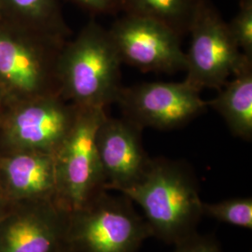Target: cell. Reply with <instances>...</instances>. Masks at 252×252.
<instances>
[{"label": "cell", "instance_id": "ffe728a7", "mask_svg": "<svg viewBox=\"0 0 252 252\" xmlns=\"http://www.w3.org/2000/svg\"><path fill=\"white\" fill-rule=\"evenodd\" d=\"M9 204L6 201V199L4 197L1 189H0V218L4 214V212L6 211V209L9 207Z\"/></svg>", "mask_w": 252, "mask_h": 252}, {"label": "cell", "instance_id": "9c48e42d", "mask_svg": "<svg viewBox=\"0 0 252 252\" xmlns=\"http://www.w3.org/2000/svg\"><path fill=\"white\" fill-rule=\"evenodd\" d=\"M54 94L38 96L18 109L6 123L2 152L31 151L54 154L68 134L78 113Z\"/></svg>", "mask_w": 252, "mask_h": 252}, {"label": "cell", "instance_id": "8992f818", "mask_svg": "<svg viewBox=\"0 0 252 252\" xmlns=\"http://www.w3.org/2000/svg\"><path fill=\"white\" fill-rule=\"evenodd\" d=\"M124 118L144 129L170 130L188 124L208 108L200 91L185 81L143 82L123 87L118 95Z\"/></svg>", "mask_w": 252, "mask_h": 252}, {"label": "cell", "instance_id": "52a82bcc", "mask_svg": "<svg viewBox=\"0 0 252 252\" xmlns=\"http://www.w3.org/2000/svg\"><path fill=\"white\" fill-rule=\"evenodd\" d=\"M122 63L143 72L185 71L180 36L153 19L124 13L108 29Z\"/></svg>", "mask_w": 252, "mask_h": 252}, {"label": "cell", "instance_id": "7a4b0ae2", "mask_svg": "<svg viewBox=\"0 0 252 252\" xmlns=\"http://www.w3.org/2000/svg\"><path fill=\"white\" fill-rule=\"evenodd\" d=\"M122 63L108 29L91 21L57 61L61 93L78 108L106 109L123 88Z\"/></svg>", "mask_w": 252, "mask_h": 252}, {"label": "cell", "instance_id": "7c38bea8", "mask_svg": "<svg viewBox=\"0 0 252 252\" xmlns=\"http://www.w3.org/2000/svg\"><path fill=\"white\" fill-rule=\"evenodd\" d=\"M47 81L42 55L0 28V82L21 94H36L45 88Z\"/></svg>", "mask_w": 252, "mask_h": 252}, {"label": "cell", "instance_id": "5bb4252c", "mask_svg": "<svg viewBox=\"0 0 252 252\" xmlns=\"http://www.w3.org/2000/svg\"><path fill=\"white\" fill-rule=\"evenodd\" d=\"M201 0H122L121 11L153 19L181 37L189 27Z\"/></svg>", "mask_w": 252, "mask_h": 252}, {"label": "cell", "instance_id": "9a60e30c", "mask_svg": "<svg viewBox=\"0 0 252 252\" xmlns=\"http://www.w3.org/2000/svg\"><path fill=\"white\" fill-rule=\"evenodd\" d=\"M203 216L220 222L252 230V198L226 199L217 203L203 202Z\"/></svg>", "mask_w": 252, "mask_h": 252}, {"label": "cell", "instance_id": "ac0fdd59", "mask_svg": "<svg viewBox=\"0 0 252 252\" xmlns=\"http://www.w3.org/2000/svg\"><path fill=\"white\" fill-rule=\"evenodd\" d=\"M174 252H223L214 234H202L198 232L174 245Z\"/></svg>", "mask_w": 252, "mask_h": 252}, {"label": "cell", "instance_id": "4fadbf2b", "mask_svg": "<svg viewBox=\"0 0 252 252\" xmlns=\"http://www.w3.org/2000/svg\"><path fill=\"white\" fill-rule=\"evenodd\" d=\"M207 106L224 119L231 133L246 141L252 139V63L226 81Z\"/></svg>", "mask_w": 252, "mask_h": 252}, {"label": "cell", "instance_id": "5b68a950", "mask_svg": "<svg viewBox=\"0 0 252 252\" xmlns=\"http://www.w3.org/2000/svg\"><path fill=\"white\" fill-rule=\"evenodd\" d=\"M190 45L184 81L196 90H220L252 59L240 51L228 25L209 0H201L189 27Z\"/></svg>", "mask_w": 252, "mask_h": 252}, {"label": "cell", "instance_id": "6da1fadb", "mask_svg": "<svg viewBox=\"0 0 252 252\" xmlns=\"http://www.w3.org/2000/svg\"><path fill=\"white\" fill-rule=\"evenodd\" d=\"M119 192L141 207L153 237L164 243L176 245L198 232L203 201L198 179L186 162L151 159L142 178Z\"/></svg>", "mask_w": 252, "mask_h": 252}, {"label": "cell", "instance_id": "ba28073f", "mask_svg": "<svg viewBox=\"0 0 252 252\" xmlns=\"http://www.w3.org/2000/svg\"><path fill=\"white\" fill-rule=\"evenodd\" d=\"M67 223L54 200L9 205L0 218V252H68Z\"/></svg>", "mask_w": 252, "mask_h": 252}, {"label": "cell", "instance_id": "3957f363", "mask_svg": "<svg viewBox=\"0 0 252 252\" xmlns=\"http://www.w3.org/2000/svg\"><path fill=\"white\" fill-rule=\"evenodd\" d=\"M150 237L153 234L144 217L123 193L114 195L104 189L68 212V252H137Z\"/></svg>", "mask_w": 252, "mask_h": 252}, {"label": "cell", "instance_id": "2e32d148", "mask_svg": "<svg viewBox=\"0 0 252 252\" xmlns=\"http://www.w3.org/2000/svg\"><path fill=\"white\" fill-rule=\"evenodd\" d=\"M0 6L45 28L56 27L61 21L56 0H0Z\"/></svg>", "mask_w": 252, "mask_h": 252}, {"label": "cell", "instance_id": "30bf717a", "mask_svg": "<svg viewBox=\"0 0 252 252\" xmlns=\"http://www.w3.org/2000/svg\"><path fill=\"white\" fill-rule=\"evenodd\" d=\"M142 128L126 118L106 116L95 142L105 189L121 191L135 184L147 170L151 158L142 143Z\"/></svg>", "mask_w": 252, "mask_h": 252}, {"label": "cell", "instance_id": "d6986e66", "mask_svg": "<svg viewBox=\"0 0 252 252\" xmlns=\"http://www.w3.org/2000/svg\"><path fill=\"white\" fill-rule=\"evenodd\" d=\"M96 14H113L121 11L122 0H74Z\"/></svg>", "mask_w": 252, "mask_h": 252}, {"label": "cell", "instance_id": "e0dca14e", "mask_svg": "<svg viewBox=\"0 0 252 252\" xmlns=\"http://www.w3.org/2000/svg\"><path fill=\"white\" fill-rule=\"evenodd\" d=\"M227 25L240 51L252 59V0H238V10Z\"/></svg>", "mask_w": 252, "mask_h": 252}, {"label": "cell", "instance_id": "8fae6325", "mask_svg": "<svg viewBox=\"0 0 252 252\" xmlns=\"http://www.w3.org/2000/svg\"><path fill=\"white\" fill-rule=\"evenodd\" d=\"M0 189L9 205L56 201L54 154L31 151L0 152Z\"/></svg>", "mask_w": 252, "mask_h": 252}, {"label": "cell", "instance_id": "277c9868", "mask_svg": "<svg viewBox=\"0 0 252 252\" xmlns=\"http://www.w3.org/2000/svg\"><path fill=\"white\" fill-rule=\"evenodd\" d=\"M106 109L79 108L62 144L54 154L56 203L71 212L105 189L95 137Z\"/></svg>", "mask_w": 252, "mask_h": 252}]
</instances>
